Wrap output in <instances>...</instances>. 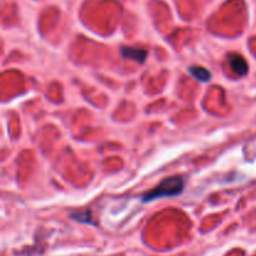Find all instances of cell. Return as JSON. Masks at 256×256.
<instances>
[{"label":"cell","instance_id":"cell-4","mask_svg":"<svg viewBox=\"0 0 256 256\" xmlns=\"http://www.w3.org/2000/svg\"><path fill=\"white\" fill-rule=\"evenodd\" d=\"M189 72L195 78V79L200 80V82H210V80H212V72L202 66H190Z\"/></svg>","mask_w":256,"mask_h":256},{"label":"cell","instance_id":"cell-1","mask_svg":"<svg viewBox=\"0 0 256 256\" xmlns=\"http://www.w3.org/2000/svg\"><path fill=\"white\" fill-rule=\"evenodd\" d=\"M185 186V182L182 176H172L162 180L158 186L142 195V202H149L154 200L162 199V198H174L182 192Z\"/></svg>","mask_w":256,"mask_h":256},{"label":"cell","instance_id":"cell-2","mask_svg":"<svg viewBox=\"0 0 256 256\" xmlns=\"http://www.w3.org/2000/svg\"><path fill=\"white\" fill-rule=\"evenodd\" d=\"M122 55L125 59L134 60V62L142 64L148 56V52L144 49H138V48H122Z\"/></svg>","mask_w":256,"mask_h":256},{"label":"cell","instance_id":"cell-5","mask_svg":"<svg viewBox=\"0 0 256 256\" xmlns=\"http://www.w3.org/2000/svg\"><path fill=\"white\" fill-rule=\"evenodd\" d=\"M72 219L76 220V222H86V224H90L92 222V212H74L72 214Z\"/></svg>","mask_w":256,"mask_h":256},{"label":"cell","instance_id":"cell-3","mask_svg":"<svg viewBox=\"0 0 256 256\" xmlns=\"http://www.w3.org/2000/svg\"><path fill=\"white\" fill-rule=\"evenodd\" d=\"M229 64L235 74L240 75V76H244V75L248 74V69H249L248 62L246 60H245L242 56H240V55H236V54L230 55Z\"/></svg>","mask_w":256,"mask_h":256}]
</instances>
